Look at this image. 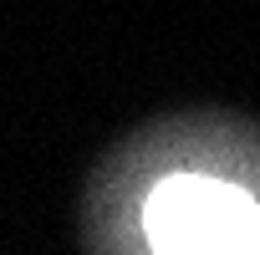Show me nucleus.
Masks as SVG:
<instances>
[{"label": "nucleus", "instance_id": "1", "mask_svg": "<svg viewBox=\"0 0 260 255\" xmlns=\"http://www.w3.org/2000/svg\"><path fill=\"white\" fill-rule=\"evenodd\" d=\"M143 230L153 250H260V209L235 184L179 174L148 194Z\"/></svg>", "mask_w": 260, "mask_h": 255}]
</instances>
